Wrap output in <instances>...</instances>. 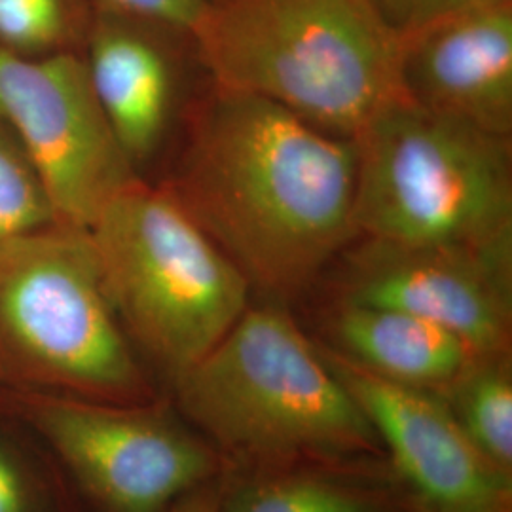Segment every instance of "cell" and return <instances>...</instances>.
<instances>
[{
	"instance_id": "ba28073f",
	"label": "cell",
	"mask_w": 512,
	"mask_h": 512,
	"mask_svg": "<svg viewBox=\"0 0 512 512\" xmlns=\"http://www.w3.org/2000/svg\"><path fill=\"white\" fill-rule=\"evenodd\" d=\"M0 120L35 169L55 222L90 230L141 181L90 84L86 61L67 50H0Z\"/></svg>"
},
{
	"instance_id": "7c38bea8",
	"label": "cell",
	"mask_w": 512,
	"mask_h": 512,
	"mask_svg": "<svg viewBox=\"0 0 512 512\" xmlns=\"http://www.w3.org/2000/svg\"><path fill=\"white\" fill-rule=\"evenodd\" d=\"M86 69L118 143L135 167L164 141L175 101L169 57L126 16L109 10L95 21Z\"/></svg>"
},
{
	"instance_id": "2e32d148",
	"label": "cell",
	"mask_w": 512,
	"mask_h": 512,
	"mask_svg": "<svg viewBox=\"0 0 512 512\" xmlns=\"http://www.w3.org/2000/svg\"><path fill=\"white\" fill-rule=\"evenodd\" d=\"M55 222L35 169L0 120V245Z\"/></svg>"
},
{
	"instance_id": "e0dca14e",
	"label": "cell",
	"mask_w": 512,
	"mask_h": 512,
	"mask_svg": "<svg viewBox=\"0 0 512 512\" xmlns=\"http://www.w3.org/2000/svg\"><path fill=\"white\" fill-rule=\"evenodd\" d=\"M71 33L67 0H0V50L48 55L65 50Z\"/></svg>"
},
{
	"instance_id": "9a60e30c",
	"label": "cell",
	"mask_w": 512,
	"mask_h": 512,
	"mask_svg": "<svg viewBox=\"0 0 512 512\" xmlns=\"http://www.w3.org/2000/svg\"><path fill=\"white\" fill-rule=\"evenodd\" d=\"M439 397L484 456L512 475L511 353L478 355Z\"/></svg>"
},
{
	"instance_id": "5b68a950",
	"label": "cell",
	"mask_w": 512,
	"mask_h": 512,
	"mask_svg": "<svg viewBox=\"0 0 512 512\" xmlns=\"http://www.w3.org/2000/svg\"><path fill=\"white\" fill-rule=\"evenodd\" d=\"M88 232L131 344L171 384L249 308L245 275L167 186L137 181Z\"/></svg>"
},
{
	"instance_id": "9c48e42d",
	"label": "cell",
	"mask_w": 512,
	"mask_h": 512,
	"mask_svg": "<svg viewBox=\"0 0 512 512\" xmlns=\"http://www.w3.org/2000/svg\"><path fill=\"white\" fill-rule=\"evenodd\" d=\"M338 298L418 315L484 355L511 353L512 243L412 245L365 238L346 258Z\"/></svg>"
},
{
	"instance_id": "6da1fadb",
	"label": "cell",
	"mask_w": 512,
	"mask_h": 512,
	"mask_svg": "<svg viewBox=\"0 0 512 512\" xmlns=\"http://www.w3.org/2000/svg\"><path fill=\"white\" fill-rule=\"evenodd\" d=\"M355 184L351 139L217 86L167 188L251 287L293 300L357 236Z\"/></svg>"
},
{
	"instance_id": "ac0fdd59",
	"label": "cell",
	"mask_w": 512,
	"mask_h": 512,
	"mask_svg": "<svg viewBox=\"0 0 512 512\" xmlns=\"http://www.w3.org/2000/svg\"><path fill=\"white\" fill-rule=\"evenodd\" d=\"M385 23L404 40L490 0H372Z\"/></svg>"
},
{
	"instance_id": "d6986e66",
	"label": "cell",
	"mask_w": 512,
	"mask_h": 512,
	"mask_svg": "<svg viewBox=\"0 0 512 512\" xmlns=\"http://www.w3.org/2000/svg\"><path fill=\"white\" fill-rule=\"evenodd\" d=\"M213 0H105L109 10L129 19L158 23L196 35Z\"/></svg>"
},
{
	"instance_id": "5bb4252c",
	"label": "cell",
	"mask_w": 512,
	"mask_h": 512,
	"mask_svg": "<svg viewBox=\"0 0 512 512\" xmlns=\"http://www.w3.org/2000/svg\"><path fill=\"white\" fill-rule=\"evenodd\" d=\"M224 476L220 512H416L370 482V473L332 467H285Z\"/></svg>"
},
{
	"instance_id": "7a4b0ae2",
	"label": "cell",
	"mask_w": 512,
	"mask_h": 512,
	"mask_svg": "<svg viewBox=\"0 0 512 512\" xmlns=\"http://www.w3.org/2000/svg\"><path fill=\"white\" fill-rule=\"evenodd\" d=\"M177 406L241 473L285 467L363 471L384 459L363 410L317 344L275 304L247 308L173 382Z\"/></svg>"
},
{
	"instance_id": "277c9868",
	"label": "cell",
	"mask_w": 512,
	"mask_h": 512,
	"mask_svg": "<svg viewBox=\"0 0 512 512\" xmlns=\"http://www.w3.org/2000/svg\"><path fill=\"white\" fill-rule=\"evenodd\" d=\"M0 387L158 401L110 304L88 230L52 222L0 245Z\"/></svg>"
},
{
	"instance_id": "3957f363",
	"label": "cell",
	"mask_w": 512,
	"mask_h": 512,
	"mask_svg": "<svg viewBox=\"0 0 512 512\" xmlns=\"http://www.w3.org/2000/svg\"><path fill=\"white\" fill-rule=\"evenodd\" d=\"M194 40L219 88L351 141L408 99L406 40L372 0H213Z\"/></svg>"
},
{
	"instance_id": "4fadbf2b",
	"label": "cell",
	"mask_w": 512,
	"mask_h": 512,
	"mask_svg": "<svg viewBox=\"0 0 512 512\" xmlns=\"http://www.w3.org/2000/svg\"><path fill=\"white\" fill-rule=\"evenodd\" d=\"M325 332L338 355L368 372L442 395L478 353L450 330L423 317L336 298Z\"/></svg>"
},
{
	"instance_id": "8992f818",
	"label": "cell",
	"mask_w": 512,
	"mask_h": 512,
	"mask_svg": "<svg viewBox=\"0 0 512 512\" xmlns=\"http://www.w3.org/2000/svg\"><path fill=\"white\" fill-rule=\"evenodd\" d=\"M353 143L357 236L412 245H511V137L403 99Z\"/></svg>"
},
{
	"instance_id": "ffe728a7",
	"label": "cell",
	"mask_w": 512,
	"mask_h": 512,
	"mask_svg": "<svg viewBox=\"0 0 512 512\" xmlns=\"http://www.w3.org/2000/svg\"><path fill=\"white\" fill-rule=\"evenodd\" d=\"M0 512H29V488L14 456L0 444Z\"/></svg>"
},
{
	"instance_id": "52a82bcc",
	"label": "cell",
	"mask_w": 512,
	"mask_h": 512,
	"mask_svg": "<svg viewBox=\"0 0 512 512\" xmlns=\"http://www.w3.org/2000/svg\"><path fill=\"white\" fill-rule=\"evenodd\" d=\"M0 410L33 429L105 512H165L226 467L160 401L97 403L0 387Z\"/></svg>"
},
{
	"instance_id": "8fae6325",
	"label": "cell",
	"mask_w": 512,
	"mask_h": 512,
	"mask_svg": "<svg viewBox=\"0 0 512 512\" xmlns=\"http://www.w3.org/2000/svg\"><path fill=\"white\" fill-rule=\"evenodd\" d=\"M403 86L423 109L511 137L512 4H478L406 40Z\"/></svg>"
},
{
	"instance_id": "44dd1931",
	"label": "cell",
	"mask_w": 512,
	"mask_h": 512,
	"mask_svg": "<svg viewBox=\"0 0 512 512\" xmlns=\"http://www.w3.org/2000/svg\"><path fill=\"white\" fill-rule=\"evenodd\" d=\"M224 495V475L217 476L202 486L179 497L165 512H220Z\"/></svg>"
},
{
	"instance_id": "30bf717a",
	"label": "cell",
	"mask_w": 512,
	"mask_h": 512,
	"mask_svg": "<svg viewBox=\"0 0 512 512\" xmlns=\"http://www.w3.org/2000/svg\"><path fill=\"white\" fill-rule=\"evenodd\" d=\"M374 427L416 512H512V475L499 469L439 395L384 380L317 344Z\"/></svg>"
},
{
	"instance_id": "7402d4cb",
	"label": "cell",
	"mask_w": 512,
	"mask_h": 512,
	"mask_svg": "<svg viewBox=\"0 0 512 512\" xmlns=\"http://www.w3.org/2000/svg\"><path fill=\"white\" fill-rule=\"evenodd\" d=\"M494 4H512V0H490Z\"/></svg>"
}]
</instances>
